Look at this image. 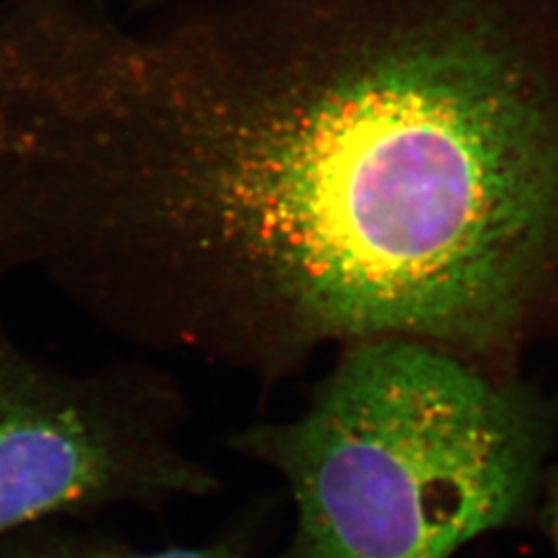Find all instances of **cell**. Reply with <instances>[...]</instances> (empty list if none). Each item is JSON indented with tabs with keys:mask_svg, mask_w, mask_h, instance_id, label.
<instances>
[{
	"mask_svg": "<svg viewBox=\"0 0 558 558\" xmlns=\"http://www.w3.org/2000/svg\"><path fill=\"white\" fill-rule=\"evenodd\" d=\"M0 0V239L120 338L263 377L459 356L558 253L548 0Z\"/></svg>",
	"mask_w": 558,
	"mask_h": 558,
	"instance_id": "1",
	"label": "cell"
},
{
	"mask_svg": "<svg viewBox=\"0 0 558 558\" xmlns=\"http://www.w3.org/2000/svg\"><path fill=\"white\" fill-rule=\"evenodd\" d=\"M542 447L532 398L403 338L345 348L300 416L234 439L290 488L279 558H451L518 515Z\"/></svg>",
	"mask_w": 558,
	"mask_h": 558,
	"instance_id": "2",
	"label": "cell"
},
{
	"mask_svg": "<svg viewBox=\"0 0 558 558\" xmlns=\"http://www.w3.org/2000/svg\"><path fill=\"white\" fill-rule=\"evenodd\" d=\"M214 488L145 385L62 375L0 329V536L62 513Z\"/></svg>",
	"mask_w": 558,
	"mask_h": 558,
	"instance_id": "3",
	"label": "cell"
},
{
	"mask_svg": "<svg viewBox=\"0 0 558 558\" xmlns=\"http://www.w3.org/2000/svg\"><path fill=\"white\" fill-rule=\"evenodd\" d=\"M244 542L221 539L197 548H166L140 553L104 538L73 534H41L17 546L9 558H244Z\"/></svg>",
	"mask_w": 558,
	"mask_h": 558,
	"instance_id": "4",
	"label": "cell"
},
{
	"mask_svg": "<svg viewBox=\"0 0 558 558\" xmlns=\"http://www.w3.org/2000/svg\"><path fill=\"white\" fill-rule=\"evenodd\" d=\"M160 2H168V0H141V4H147V7H151V4H160Z\"/></svg>",
	"mask_w": 558,
	"mask_h": 558,
	"instance_id": "5",
	"label": "cell"
}]
</instances>
